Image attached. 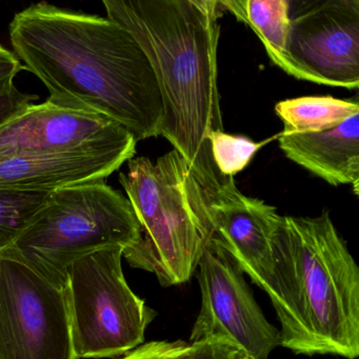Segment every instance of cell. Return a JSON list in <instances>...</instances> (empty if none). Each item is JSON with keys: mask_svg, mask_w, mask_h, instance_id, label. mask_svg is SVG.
<instances>
[{"mask_svg": "<svg viewBox=\"0 0 359 359\" xmlns=\"http://www.w3.org/2000/svg\"><path fill=\"white\" fill-rule=\"evenodd\" d=\"M22 70L24 65L14 52L0 45V95L14 87V77Z\"/></svg>", "mask_w": 359, "mask_h": 359, "instance_id": "21", "label": "cell"}, {"mask_svg": "<svg viewBox=\"0 0 359 359\" xmlns=\"http://www.w3.org/2000/svg\"><path fill=\"white\" fill-rule=\"evenodd\" d=\"M275 112L285 123L283 134L318 133L333 129L359 113V102L332 96H309L278 102Z\"/></svg>", "mask_w": 359, "mask_h": 359, "instance_id": "15", "label": "cell"}, {"mask_svg": "<svg viewBox=\"0 0 359 359\" xmlns=\"http://www.w3.org/2000/svg\"><path fill=\"white\" fill-rule=\"evenodd\" d=\"M214 238L226 250L243 274L268 293L272 285V241L280 215L260 199L245 196L234 178L224 182L208 199Z\"/></svg>", "mask_w": 359, "mask_h": 359, "instance_id": "11", "label": "cell"}, {"mask_svg": "<svg viewBox=\"0 0 359 359\" xmlns=\"http://www.w3.org/2000/svg\"><path fill=\"white\" fill-rule=\"evenodd\" d=\"M222 9L253 29L266 54L277 67L290 75L287 43L290 30L287 0H222Z\"/></svg>", "mask_w": 359, "mask_h": 359, "instance_id": "14", "label": "cell"}, {"mask_svg": "<svg viewBox=\"0 0 359 359\" xmlns=\"http://www.w3.org/2000/svg\"><path fill=\"white\" fill-rule=\"evenodd\" d=\"M119 182L142 228V238L123 257L132 268L154 274L163 287L188 283L214 236L207 196L188 161L176 150L156 163L132 158Z\"/></svg>", "mask_w": 359, "mask_h": 359, "instance_id": "4", "label": "cell"}, {"mask_svg": "<svg viewBox=\"0 0 359 359\" xmlns=\"http://www.w3.org/2000/svg\"><path fill=\"white\" fill-rule=\"evenodd\" d=\"M123 258V249L111 248L81 257L69 269L66 293L77 359L135 350L156 317L128 285Z\"/></svg>", "mask_w": 359, "mask_h": 359, "instance_id": "6", "label": "cell"}, {"mask_svg": "<svg viewBox=\"0 0 359 359\" xmlns=\"http://www.w3.org/2000/svg\"><path fill=\"white\" fill-rule=\"evenodd\" d=\"M0 359H77L66 289L0 258Z\"/></svg>", "mask_w": 359, "mask_h": 359, "instance_id": "7", "label": "cell"}, {"mask_svg": "<svg viewBox=\"0 0 359 359\" xmlns=\"http://www.w3.org/2000/svg\"><path fill=\"white\" fill-rule=\"evenodd\" d=\"M39 96L22 93L15 86L0 95V127L33 104Z\"/></svg>", "mask_w": 359, "mask_h": 359, "instance_id": "20", "label": "cell"}, {"mask_svg": "<svg viewBox=\"0 0 359 359\" xmlns=\"http://www.w3.org/2000/svg\"><path fill=\"white\" fill-rule=\"evenodd\" d=\"M140 238L142 228L129 199L104 182H89L50 193L0 258L20 262L66 289L69 269L76 260L111 248L125 251Z\"/></svg>", "mask_w": 359, "mask_h": 359, "instance_id": "5", "label": "cell"}, {"mask_svg": "<svg viewBox=\"0 0 359 359\" xmlns=\"http://www.w3.org/2000/svg\"><path fill=\"white\" fill-rule=\"evenodd\" d=\"M192 344L189 354L184 359H237L238 348L219 339L203 340Z\"/></svg>", "mask_w": 359, "mask_h": 359, "instance_id": "19", "label": "cell"}, {"mask_svg": "<svg viewBox=\"0 0 359 359\" xmlns=\"http://www.w3.org/2000/svg\"><path fill=\"white\" fill-rule=\"evenodd\" d=\"M9 32L25 70L47 87L49 104L114 121L136 142L161 135L158 81L121 25L41 3L16 14Z\"/></svg>", "mask_w": 359, "mask_h": 359, "instance_id": "1", "label": "cell"}, {"mask_svg": "<svg viewBox=\"0 0 359 359\" xmlns=\"http://www.w3.org/2000/svg\"><path fill=\"white\" fill-rule=\"evenodd\" d=\"M109 20L131 33L148 57L163 104L161 135L188 161L207 199L228 178L210 148L224 131L218 90L219 0H104ZM230 178V177H229Z\"/></svg>", "mask_w": 359, "mask_h": 359, "instance_id": "2", "label": "cell"}, {"mask_svg": "<svg viewBox=\"0 0 359 359\" xmlns=\"http://www.w3.org/2000/svg\"><path fill=\"white\" fill-rule=\"evenodd\" d=\"M133 157L112 154H0V189L52 193L66 187L104 182Z\"/></svg>", "mask_w": 359, "mask_h": 359, "instance_id": "12", "label": "cell"}, {"mask_svg": "<svg viewBox=\"0 0 359 359\" xmlns=\"http://www.w3.org/2000/svg\"><path fill=\"white\" fill-rule=\"evenodd\" d=\"M266 295L280 346L298 355H359V269L329 212L281 216L272 241Z\"/></svg>", "mask_w": 359, "mask_h": 359, "instance_id": "3", "label": "cell"}, {"mask_svg": "<svg viewBox=\"0 0 359 359\" xmlns=\"http://www.w3.org/2000/svg\"><path fill=\"white\" fill-rule=\"evenodd\" d=\"M135 138L98 115L31 104L0 127V154H121L134 157Z\"/></svg>", "mask_w": 359, "mask_h": 359, "instance_id": "10", "label": "cell"}, {"mask_svg": "<svg viewBox=\"0 0 359 359\" xmlns=\"http://www.w3.org/2000/svg\"><path fill=\"white\" fill-rule=\"evenodd\" d=\"M49 195L0 189V255L24 232Z\"/></svg>", "mask_w": 359, "mask_h": 359, "instance_id": "16", "label": "cell"}, {"mask_svg": "<svg viewBox=\"0 0 359 359\" xmlns=\"http://www.w3.org/2000/svg\"><path fill=\"white\" fill-rule=\"evenodd\" d=\"M290 13L291 76L330 87L359 86V0L302 3Z\"/></svg>", "mask_w": 359, "mask_h": 359, "instance_id": "9", "label": "cell"}, {"mask_svg": "<svg viewBox=\"0 0 359 359\" xmlns=\"http://www.w3.org/2000/svg\"><path fill=\"white\" fill-rule=\"evenodd\" d=\"M201 310L190 344L219 339L253 359H269L280 332L264 316L245 274L214 237L205 243L195 272Z\"/></svg>", "mask_w": 359, "mask_h": 359, "instance_id": "8", "label": "cell"}, {"mask_svg": "<svg viewBox=\"0 0 359 359\" xmlns=\"http://www.w3.org/2000/svg\"><path fill=\"white\" fill-rule=\"evenodd\" d=\"M191 348L190 342L180 339L151 341L128 353L123 359H184Z\"/></svg>", "mask_w": 359, "mask_h": 359, "instance_id": "18", "label": "cell"}, {"mask_svg": "<svg viewBox=\"0 0 359 359\" xmlns=\"http://www.w3.org/2000/svg\"><path fill=\"white\" fill-rule=\"evenodd\" d=\"M212 158L220 176L233 177L243 171L260 144L243 136L231 135L224 131L213 132L210 136Z\"/></svg>", "mask_w": 359, "mask_h": 359, "instance_id": "17", "label": "cell"}, {"mask_svg": "<svg viewBox=\"0 0 359 359\" xmlns=\"http://www.w3.org/2000/svg\"><path fill=\"white\" fill-rule=\"evenodd\" d=\"M279 147L287 158L327 184H351L359 194V113L327 131L283 134Z\"/></svg>", "mask_w": 359, "mask_h": 359, "instance_id": "13", "label": "cell"}]
</instances>
